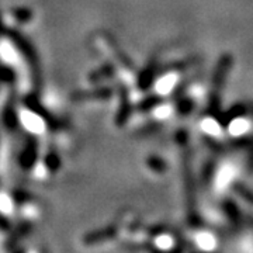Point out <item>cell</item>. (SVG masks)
<instances>
[{"label":"cell","mask_w":253,"mask_h":253,"mask_svg":"<svg viewBox=\"0 0 253 253\" xmlns=\"http://www.w3.org/2000/svg\"><path fill=\"white\" fill-rule=\"evenodd\" d=\"M158 118H168L170 116V106H161L156 111Z\"/></svg>","instance_id":"52a82bcc"},{"label":"cell","mask_w":253,"mask_h":253,"mask_svg":"<svg viewBox=\"0 0 253 253\" xmlns=\"http://www.w3.org/2000/svg\"><path fill=\"white\" fill-rule=\"evenodd\" d=\"M196 244L199 245L201 249H206V251H211L215 248V236L211 235L210 232H201L199 235L196 236Z\"/></svg>","instance_id":"277c9868"},{"label":"cell","mask_w":253,"mask_h":253,"mask_svg":"<svg viewBox=\"0 0 253 253\" xmlns=\"http://www.w3.org/2000/svg\"><path fill=\"white\" fill-rule=\"evenodd\" d=\"M176 82H177V78L174 75L163 76L162 79L159 81V83H158V86H156V90H158V93H161V94H168L176 86Z\"/></svg>","instance_id":"3957f363"},{"label":"cell","mask_w":253,"mask_h":253,"mask_svg":"<svg viewBox=\"0 0 253 253\" xmlns=\"http://www.w3.org/2000/svg\"><path fill=\"white\" fill-rule=\"evenodd\" d=\"M201 128H203V131H204V132H207V134H210V135H217L218 132H219V129H221L219 126H218L214 120H204Z\"/></svg>","instance_id":"5b68a950"},{"label":"cell","mask_w":253,"mask_h":253,"mask_svg":"<svg viewBox=\"0 0 253 253\" xmlns=\"http://www.w3.org/2000/svg\"><path fill=\"white\" fill-rule=\"evenodd\" d=\"M252 129V124L249 120H246L244 117H239L234 120L229 124V132L234 136H242L245 134H248Z\"/></svg>","instance_id":"7a4b0ae2"},{"label":"cell","mask_w":253,"mask_h":253,"mask_svg":"<svg viewBox=\"0 0 253 253\" xmlns=\"http://www.w3.org/2000/svg\"><path fill=\"white\" fill-rule=\"evenodd\" d=\"M172 245H173V239L170 238V236L162 235L156 239V246H158V248H161V249H170V248H172Z\"/></svg>","instance_id":"8992f818"},{"label":"cell","mask_w":253,"mask_h":253,"mask_svg":"<svg viewBox=\"0 0 253 253\" xmlns=\"http://www.w3.org/2000/svg\"><path fill=\"white\" fill-rule=\"evenodd\" d=\"M236 177H238V168L234 165V162L222 165L215 176V181H214L215 189L219 191H225L231 187V184L234 183Z\"/></svg>","instance_id":"6da1fadb"}]
</instances>
